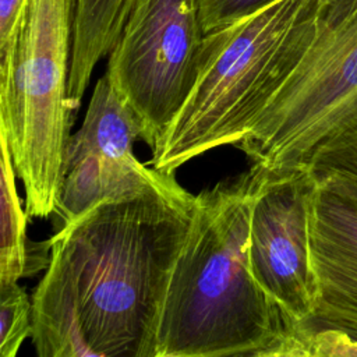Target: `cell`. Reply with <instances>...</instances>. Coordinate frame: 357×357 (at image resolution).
I'll use <instances>...</instances> for the list:
<instances>
[{"label":"cell","instance_id":"cell-1","mask_svg":"<svg viewBox=\"0 0 357 357\" xmlns=\"http://www.w3.org/2000/svg\"><path fill=\"white\" fill-rule=\"evenodd\" d=\"M195 195L166 173L88 209L50 238L68 268L95 357H155L160 307Z\"/></svg>","mask_w":357,"mask_h":357},{"label":"cell","instance_id":"cell-2","mask_svg":"<svg viewBox=\"0 0 357 357\" xmlns=\"http://www.w3.org/2000/svg\"><path fill=\"white\" fill-rule=\"evenodd\" d=\"M258 180L251 167L195 195L160 307L155 357H264L286 329L289 319L250 266Z\"/></svg>","mask_w":357,"mask_h":357},{"label":"cell","instance_id":"cell-3","mask_svg":"<svg viewBox=\"0 0 357 357\" xmlns=\"http://www.w3.org/2000/svg\"><path fill=\"white\" fill-rule=\"evenodd\" d=\"M318 0H276L205 33L197 82L151 166L174 174L188 160L237 145L293 71L315 33Z\"/></svg>","mask_w":357,"mask_h":357},{"label":"cell","instance_id":"cell-4","mask_svg":"<svg viewBox=\"0 0 357 357\" xmlns=\"http://www.w3.org/2000/svg\"><path fill=\"white\" fill-rule=\"evenodd\" d=\"M75 0H29L15 63L0 84V126L31 218L54 213L75 110L68 100Z\"/></svg>","mask_w":357,"mask_h":357},{"label":"cell","instance_id":"cell-5","mask_svg":"<svg viewBox=\"0 0 357 357\" xmlns=\"http://www.w3.org/2000/svg\"><path fill=\"white\" fill-rule=\"evenodd\" d=\"M357 124V0H318L307 50L236 145L269 173L305 169L325 141Z\"/></svg>","mask_w":357,"mask_h":357},{"label":"cell","instance_id":"cell-6","mask_svg":"<svg viewBox=\"0 0 357 357\" xmlns=\"http://www.w3.org/2000/svg\"><path fill=\"white\" fill-rule=\"evenodd\" d=\"M205 32L198 0H134L106 75L138 116L153 151L188 99Z\"/></svg>","mask_w":357,"mask_h":357},{"label":"cell","instance_id":"cell-7","mask_svg":"<svg viewBox=\"0 0 357 357\" xmlns=\"http://www.w3.org/2000/svg\"><path fill=\"white\" fill-rule=\"evenodd\" d=\"M142 124L105 74L95 85L81 128L70 135L54 213L63 225L100 202L142 192L166 174L134 155Z\"/></svg>","mask_w":357,"mask_h":357},{"label":"cell","instance_id":"cell-8","mask_svg":"<svg viewBox=\"0 0 357 357\" xmlns=\"http://www.w3.org/2000/svg\"><path fill=\"white\" fill-rule=\"evenodd\" d=\"M252 167L258 170L259 180L250 220V266L286 318L301 322L315 308L310 257L314 180L307 169L269 173Z\"/></svg>","mask_w":357,"mask_h":357},{"label":"cell","instance_id":"cell-9","mask_svg":"<svg viewBox=\"0 0 357 357\" xmlns=\"http://www.w3.org/2000/svg\"><path fill=\"white\" fill-rule=\"evenodd\" d=\"M310 257L315 282V308L310 318L357 321V206L315 181Z\"/></svg>","mask_w":357,"mask_h":357},{"label":"cell","instance_id":"cell-10","mask_svg":"<svg viewBox=\"0 0 357 357\" xmlns=\"http://www.w3.org/2000/svg\"><path fill=\"white\" fill-rule=\"evenodd\" d=\"M31 300V339L39 357H95L84 333L73 278L52 243L46 273Z\"/></svg>","mask_w":357,"mask_h":357},{"label":"cell","instance_id":"cell-11","mask_svg":"<svg viewBox=\"0 0 357 357\" xmlns=\"http://www.w3.org/2000/svg\"><path fill=\"white\" fill-rule=\"evenodd\" d=\"M134 0H75L68 100L78 109L98 61L119 39Z\"/></svg>","mask_w":357,"mask_h":357},{"label":"cell","instance_id":"cell-12","mask_svg":"<svg viewBox=\"0 0 357 357\" xmlns=\"http://www.w3.org/2000/svg\"><path fill=\"white\" fill-rule=\"evenodd\" d=\"M1 148V241H0V284L15 283L22 276L38 272L50 261L46 259L45 248L50 241L31 244L26 238V211L22 209L15 187V167L10 142L0 126Z\"/></svg>","mask_w":357,"mask_h":357},{"label":"cell","instance_id":"cell-13","mask_svg":"<svg viewBox=\"0 0 357 357\" xmlns=\"http://www.w3.org/2000/svg\"><path fill=\"white\" fill-rule=\"evenodd\" d=\"M357 356V321H290L264 357Z\"/></svg>","mask_w":357,"mask_h":357},{"label":"cell","instance_id":"cell-14","mask_svg":"<svg viewBox=\"0 0 357 357\" xmlns=\"http://www.w3.org/2000/svg\"><path fill=\"white\" fill-rule=\"evenodd\" d=\"M305 169L317 184L357 206V124L317 148Z\"/></svg>","mask_w":357,"mask_h":357},{"label":"cell","instance_id":"cell-15","mask_svg":"<svg viewBox=\"0 0 357 357\" xmlns=\"http://www.w3.org/2000/svg\"><path fill=\"white\" fill-rule=\"evenodd\" d=\"M0 356L14 357L32 332V300L15 283L0 284Z\"/></svg>","mask_w":357,"mask_h":357},{"label":"cell","instance_id":"cell-16","mask_svg":"<svg viewBox=\"0 0 357 357\" xmlns=\"http://www.w3.org/2000/svg\"><path fill=\"white\" fill-rule=\"evenodd\" d=\"M29 0H0V84L11 75Z\"/></svg>","mask_w":357,"mask_h":357},{"label":"cell","instance_id":"cell-17","mask_svg":"<svg viewBox=\"0 0 357 357\" xmlns=\"http://www.w3.org/2000/svg\"><path fill=\"white\" fill-rule=\"evenodd\" d=\"M276 0H198L204 32H212L231 25Z\"/></svg>","mask_w":357,"mask_h":357}]
</instances>
